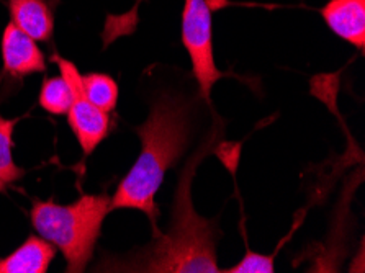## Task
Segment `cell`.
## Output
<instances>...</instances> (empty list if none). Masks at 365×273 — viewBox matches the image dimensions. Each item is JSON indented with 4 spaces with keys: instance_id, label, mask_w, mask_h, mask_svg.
<instances>
[{
    "instance_id": "obj_11",
    "label": "cell",
    "mask_w": 365,
    "mask_h": 273,
    "mask_svg": "<svg viewBox=\"0 0 365 273\" xmlns=\"http://www.w3.org/2000/svg\"><path fill=\"white\" fill-rule=\"evenodd\" d=\"M16 123L19 120H7L0 115V192L25 175V170L15 164L12 155V138Z\"/></svg>"
},
{
    "instance_id": "obj_12",
    "label": "cell",
    "mask_w": 365,
    "mask_h": 273,
    "mask_svg": "<svg viewBox=\"0 0 365 273\" xmlns=\"http://www.w3.org/2000/svg\"><path fill=\"white\" fill-rule=\"evenodd\" d=\"M38 103L51 115H68L71 103H73V91L63 76L49 77L43 82Z\"/></svg>"
},
{
    "instance_id": "obj_6",
    "label": "cell",
    "mask_w": 365,
    "mask_h": 273,
    "mask_svg": "<svg viewBox=\"0 0 365 273\" xmlns=\"http://www.w3.org/2000/svg\"><path fill=\"white\" fill-rule=\"evenodd\" d=\"M4 72L15 77L46 72V59L36 40L16 26L14 21L5 26L2 35Z\"/></svg>"
},
{
    "instance_id": "obj_10",
    "label": "cell",
    "mask_w": 365,
    "mask_h": 273,
    "mask_svg": "<svg viewBox=\"0 0 365 273\" xmlns=\"http://www.w3.org/2000/svg\"><path fill=\"white\" fill-rule=\"evenodd\" d=\"M82 91L92 105L105 113H112L118 103V83L102 72H88L81 76Z\"/></svg>"
},
{
    "instance_id": "obj_9",
    "label": "cell",
    "mask_w": 365,
    "mask_h": 273,
    "mask_svg": "<svg viewBox=\"0 0 365 273\" xmlns=\"http://www.w3.org/2000/svg\"><path fill=\"white\" fill-rule=\"evenodd\" d=\"M14 24L36 41H49L54 31V16L46 0H9Z\"/></svg>"
},
{
    "instance_id": "obj_13",
    "label": "cell",
    "mask_w": 365,
    "mask_h": 273,
    "mask_svg": "<svg viewBox=\"0 0 365 273\" xmlns=\"http://www.w3.org/2000/svg\"><path fill=\"white\" fill-rule=\"evenodd\" d=\"M225 273H274L275 272V264L272 255H262L257 252H252V250L247 249L240 264H236L231 269L221 270Z\"/></svg>"
},
{
    "instance_id": "obj_8",
    "label": "cell",
    "mask_w": 365,
    "mask_h": 273,
    "mask_svg": "<svg viewBox=\"0 0 365 273\" xmlns=\"http://www.w3.org/2000/svg\"><path fill=\"white\" fill-rule=\"evenodd\" d=\"M56 250L41 236H30L12 254L0 259V273H46Z\"/></svg>"
},
{
    "instance_id": "obj_1",
    "label": "cell",
    "mask_w": 365,
    "mask_h": 273,
    "mask_svg": "<svg viewBox=\"0 0 365 273\" xmlns=\"http://www.w3.org/2000/svg\"><path fill=\"white\" fill-rule=\"evenodd\" d=\"M195 107L190 97L175 92L159 93L153 100L146 121L135 130L141 139V154L115 192L112 210H140L156 230L159 210L154 198L165 172L189 148Z\"/></svg>"
},
{
    "instance_id": "obj_4",
    "label": "cell",
    "mask_w": 365,
    "mask_h": 273,
    "mask_svg": "<svg viewBox=\"0 0 365 273\" xmlns=\"http://www.w3.org/2000/svg\"><path fill=\"white\" fill-rule=\"evenodd\" d=\"M182 43L192 61L198 93L210 103L213 86L225 74L215 63L212 7L207 0H185L182 10Z\"/></svg>"
},
{
    "instance_id": "obj_5",
    "label": "cell",
    "mask_w": 365,
    "mask_h": 273,
    "mask_svg": "<svg viewBox=\"0 0 365 273\" xmlns=\"http://www.w3.org/2000/svg\"><path fill=\"white\" fill-rule=\"evenodd\" d=\"M53 61H56L59 74L64 77V81L69 83L71 91H73V103L68 111V121L79 146L84 150V154L88 155L107 138L110 131V113H105L88 102L82 91L81 72L74 63L59 58L58 54L53 56Z\"/></svg>"
},
{
    "instance_id": "obj_7",
    "label": "cell",
    "mask_w": 365,
    "mask_h": 273,
    "mask_svg": "<svg viewBox=\"0 0 365 273\" xmlns=\"http://www.w3.org/2000/svg\"><path fill=\"white\" fill-rule=\"evenodd\" d=\"M324 24L359 51L365 48V0H328L322 9Z\"/></svg>"
},
{
    "instance_id": "obj_3",
    "label": "cell",
    "mask_w": 365,
    "mask_h": 273,
    "mask_svg": "<svg viewBox=\"0 0 365 273\" xmlns=\"http://www.w3.org/2000/svg\"><path fill=\"white\" fill-rule=\"evenodd\" d=\"M112 211L108 195H82L71 205H59L54 200H36L30 218L35 231L61 250L68 272H84L93 257L101 237L102 225Z\"/></svg>"
},
{
    "instance_id": "obj_2",
    "label": "cell",
    "mask_w": 365,
    "mask_h": 273,
    "mask_svg": "<svg viewBox=\"0 0 365 273\" xmlns=\"http://www.w3.org/2000/svg\"><path fill=\"white\" fill-rule=\"evenodd\" d=\"M218 130L205 139L203 144L187 160L177 183L173 216L168 232L154 234V241L138 250L125 264L115 265L121 272L154 273H218L217 242L218 227L215 221L203 218L193 208L192 180L197 167L213 148Z\"/></svg>"
}]
</instances>
